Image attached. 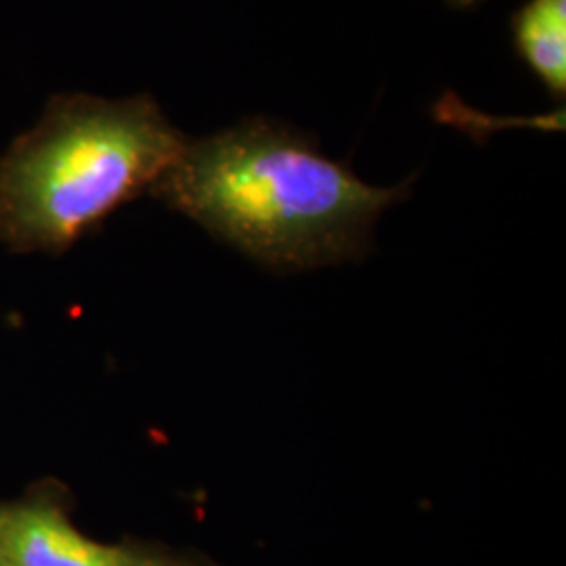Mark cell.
Listing matches in <instances>:
<instances>
[{
    "label": "cell",
    "instance_id": "7a4b0ae2",
    "mask_svg": "<svg viewBox=\"0 0 566 566\" xmlns=\"http://www.w3.org/2000/svg\"><path fill=\"white\" fill-rule=\"evenodd\" d=\"M187 137L149 95H60L0 158V242L61 252L114 210L151 193Z\"/></svg>",
    "mask_w": 566,
    "mask_h": 566
},
{
    "label": "cell",
    "instance_id": "277c9868",
    "mask_svg": "<svg viewBox=\"0 0 566 566\" xmlns=\"http://www.w3.org/2000/svg\"><path fill=\"white\" fill-rule=\"evenodd\" d=\"M514 46L552 97L566 93V0H528L510 21Z\"/></svg>",
    "mask_w": 566,
    "mask_h": 566
},
{
    "label": "cell",
    "instance_id": "8992f818",
    "mask_svg": "<svg viewBox=\"0 0 566 566\" xmlns=\"http://www.w3.org/2000/svg\"><path fill=\"white\" fill-rule=\"evenodd\" d=\"M160 566H164L163 563H160Z\"/></svg>",
    "mask_w": 566,
    "mask_h": 566
},
{
    "label": "cell",
    "instance_id": "3957f363",
    "mask_svg": "<svg viewBox=\"0 0 566 566\" xmlns=\"http://www.w3.org/2000/svg\"><path fill=\"white\" fill-rule=\"evenodd\" d=\"M0 560L7 566H160L135 549L84 537L51 504L0 507Z\"/></svg>",
    "mask_w": 566,
    "mask_h": 566
},
{
    "label": "cell",
    "instance_id": "5b68a950",
    "mask_svg": "<svg viewBox=\"0 0 566 566\" xmlns=\"http://www.w3.org/2000/svg\"><path fill=\"white\" fill-rule=\"evenodd\" d=\"M447 2L453 4L455 9H472V7H476V4H481L485 0H447Z\"/></svg>",
    "mask_w": 566,
    "mask_h": 566
},
{
    "label": "cell",
    "instance_id": "6da1fadb",
    "mask_svg": "<svg viewBox=\"0 0 566 566\" xmlns=\"http://www.w3.org/2000/svg\"><path fill=\"white\" fill-rule=\"evenodd\" d=\"M409 191L361 181L315 137L259 116L189 139L151 193L254 263L298 273L364 259Z\"/></svg>",
    "mask_w": 566,
    "mask_h": 566
}]
</instances>
